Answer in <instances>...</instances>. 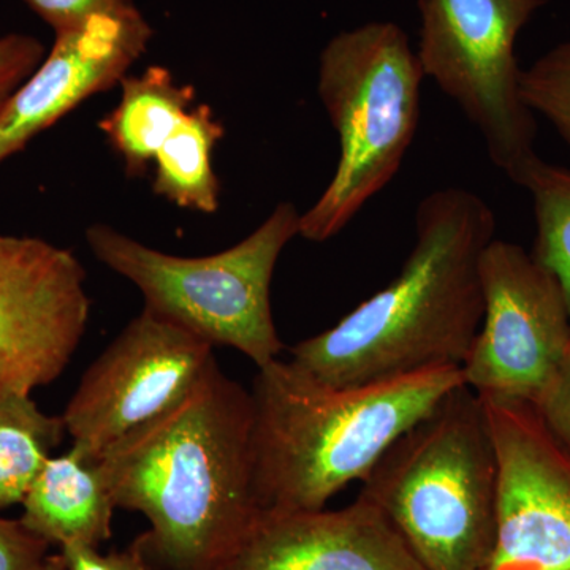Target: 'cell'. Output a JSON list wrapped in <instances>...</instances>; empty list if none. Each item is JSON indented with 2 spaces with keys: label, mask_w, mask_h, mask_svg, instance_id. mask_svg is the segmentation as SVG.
<instances>
[{
  "label": "cell",
  "mask_w": 570,
  "mask_h": 570,
  "mask_svg": "<svg viewBox=\"0 0 570 570\" xmlns=\"http://www.w3.org/2000/svg\"><path fill=\"white\" fill-rule=\"evenodd\" d=\"M99 463L116 509L148 520L130 547L151 570H223L262 515L253 396L216 358L181 403Z\"/></svg>",
  "instance_id": "1"
},
{
  "label": "cell",
  "mask_w": 570,
  "mask_h": 570,
  "mask_svg": "<svg viewBox=\"0 0 570 570\" xmlns=\"http://www.w3.org/2000/svg\"><path fill=\"white\" fill-rule=\"evenodd\" d=\"M423 78L417 51L396 22H366L326 43L317 94L340 138V160L299 217L298 236L335 238L395 178L419 129Z\"/></svg>",
  "instance_id": "5"
},
{
  "label": "cell",
  "mask_w": 570,
  "mask_h": 570,
  "mask_svg": "<svg viewBox=\"0 0 570 570\" xmlns=\"http://www.w3.org/2000/svg\"><path fill=\"white\" fill-rule=\"evenodd\" d=\"M419 61L478 127L494 167L515 181L535 153L538 122L521 96L515 41L546 0H417Z\"/></svg>",
  "instance_id": "7"
},
{
  "label": "cell",
  "mask_w": 570,
  "mask_h": 570,
  "mask_svg": "<svg viewBox=\"0 0 570 570\" xmlns=\"http://www.w3.org/2000/svg\"><path fill=\"white\" fill-rule=\"evenodd\" d=\"M497 234L483 198L461 187L426 195L400 275L332 328L291 348L294 365L333 387L460 366L483 317L480 261Z\"/></svg>",
  "instance_id": "2"
},
{
  "label": "cell",
  "mask_w": 570,
  "mask_h": 570,
  "mask_svg": "<svg viewBox=\"0 0 570 570\" xmlns=\"http://www.w3.org/2000/svg\"><path fill=\"white\" fill-rule=\"evenodd\" d=\"M223 570H423L384 513L358 497L337 510L262 512Z\"/></svg>",
  "instance_id": "13"
},
{
  "label": "cell",
  "mask_w": 570,
  "mask_h": 570,
  "mask_svg": "<svg viewBox=\"0 0 570 570\" xmlns=\"http://www.w3.org/2000/svg\"><path fill=\"white\" fill-rule=\"evenodd\" d=\"M45 56L43 43L36 37L24 33L0 37V112Z\"/></svg>",
  "instance_id": "20"
},
{
  "label": "cell",
  "mask_w": 570,
  "mask_h": 570,
  "mask_svg": "<svg viewBox=\"0 0 570 570\" xmlns=\"http://www.w3.org/2000/svg\"><path fill=\"white\" fill-rule=\"evenodd\" d=\"M91 316L77 255L0 235V396L31 395L69 366Z\"/></svg>",
  "instance_id": "11"
},
{
  "label": "cell",
  "mask_w": 570,
  "mask_h": 570,
  "mask_svg": "<svg viewBox=\"0 0 570 570\" xmlns=\"http://www.w3.org/2000/svg\"><path fill=\"white\" fill-rule=\"evenodd\" d=\"M151 39L153 28L137 7L56 33L50 52L0 112V164L89 97L119 85Z\"/></svg>",
  "instance_id": "12"
},
{
  "label": "cell",
  "mask_w": 570,
  "mask_h": 570,
  "mask_svg": "<svg viewBox=\"0 0 570 570\" xmlns=\"http://www.w3.org/2000/svg\"><path fill=\"white\" fill-rule=\"evenodd\" d=\"M423 570H483L497 535L498 460L466 385L407 430L363 482Z\"/></svg>",
  "instance_id": "4"
},
{
  "label": "cell",
  "mask_w": 570,
  "mask_h": 570,
  "mask_svg": "<svg viewBox=\"0 0 570 570\" xmlns=\"http://www.w3.org/2000/svg\"><path fill=\"white\" fill-rule=\"evenodd\" d=\"M118 107L99 122L108 142L121 157L130 178L148 171L157 153L193 110L195 89L179 85L163 66L148 67L137 77L122 78Z\"/></svg>",
  "instance_id": "15"
},
{
  "label": "cell",
  "mask_w": 570,
  "mask_h": 570,
  "mask_svg": "<svg viewBox=\"0 0 570 570\" xmlns=\"http://www.w3.org/2000/svg\"><path fill=\"white\" fill-rule=\"evenodd\" d=\"M224 134L223 122L208 105L187 112L154 159V193L179 208L216 213L220 186L213 170V151Z\"/></svg>",
  "instance_id": "16"
},
{
  "label": "cell",
  "mask_w": 570,
  "mask_h": 570,
  "mask_svg": "<svg viewBox=\"0 0 570 570\" xmlns=\"http://www.w3.org/2000/svg\"><path fill=\"white\" fill-rule=\"evenodd\" d=\"M531 194L535 234L532 257L557 277L570 314V170L534 157L517 176Z\"/></svg>",
  "instance_id": "18"
},
{
  "label": "cell",
  "mask_w": 570,
  "mask_h": 570,
  "mask_svg": "<svg viewBox=\"0 0 570 570\" xmlns=\"http://www.w3.org/2000/svg\"><path fill=\"white\" fill-rule=\"evenodd\" d=\"M483 317L461 365L479 396L534 404L570 352L560 283L515 243L494 238L480 261Z\"/></svg>",
  "instance_id": "8"
},
{
  "label": "cell",
  "mask_w": 570,
  "mask_h": 570,
  "mask_svg": "<svg viewBox=\"0 0 570 570\" xmlns=\"http://www.w3.org/2000/svg\"><path fill=\"white\" fill-rule=\"evenodd\" d=\"M59 554L66 570H151L132 547L105 554L97 547L69 543L61 547Z\"/></svg>",
  "instance_id": "24"
},
{
  "label": "cell",
  "mask_w": 570,
  "mask_h": 570,
  "mask_svg": "<svg viewBox=\"0 0 570 570\" xmlns=\"http://www.w3.org/2000/svg\"><path fill=\"white\" fill-rule=\"evenodd\" d=\"M66 434L62 417L45 414L31 395L0 396V510L24 501Z\"/></svg>",
  "instance_id": "17"
},
{
  "label": "cell",
  "mask_w": 570,
  "mask_h": 570,
  "mask_svg": "<svg viewBox=\"0 0 570 570\" xmlns=\"http://www.w3.org/2000/svg\"><path fill=\"white\" fill-rule=\"evenodd\" d=\"M50 543L29 531L20 520L0 517V570H36L48 557Z\"/></svg>",
  "instance_id": "22"
},
{
  "label": "cell",
  "mask_w": 570,
  "mask_h": 570,
  "mask_svg": "<svg viewBox=\"0 0 570 570\" xmlns=\"http://www.w3.org/2000/svg\"><path fill=\"white\" fill-rule=\"evenodd\" d=\"M520 89L524 104L549 119L570 151V40L521 70Z\"/></svg>",
  "instance_id": "19"
},
{
  "label": "cell",
  "mask_w": 570,
  "mask_h": 570,
  "mask_svg": "<svg viewBox=\"0 0 570 570\" xmlns=\"http://www.w3.org/2000/svg\"><path fill=\"white\" fill-rule=\"evenodd\" d=\"M299 217L292 202H283L238 245L206 257L163 253L105 224L86 228V243L97 261L141 292L145 309L262 367L284 348L269 291L281 254L299 235Z\"/></svg>",
  "instance_id": "6"
},
{
  "label": "cell",
  "mask_w": 570,
  "mask_h": 570,
  "mask_svg": "<svg viewBox=\"0 0 570 570\" xmlns=\"http://www.w3.org/2000/svg\"><path fill=\"white\" fill-rule=\"evenodd\" d=\"M21 504V523L50 546L99 549L112 535L116 504L99 460L77 449L51 456Z\"/></svg>",
  "instance_id": "14"
},
{
  "label": "cell",
  "mask_w": 570,
  "mask_h": 570,
  "mask_svg": "<svg viewBox=\"0 0 570 570\" xmlns=\"http://www.w3.org/2000/svg\"><path fill=\"white\" fill-rule=\"evenodd\" d=\"M36 570H66V568H63L61 554H52V557L48 554V557L37 566Z\"/></svg>",
  "instance_id": "25"
},
{
  "label": "cell",
  "mask_w": 570,
  "mask_h": 570,
  "mask_svg": "<svg viewBox=\"0 0 570 570\" xmlns=\"http://www.w3.org/2000/svg\"><path fill=\"white\" fill-rule=\"evenodd\" d=\"M213 346L145 309L82 374L61 415L71 448L99 460L124 438L167 414L193 392Z\"/></svg>",
  "instance_id": "9"
},
{
  "label": "cell",
  "mask_w": 570,
  "mask_h": 570,
  "mask_svg": "<svg viewBox=\"0 0 570 570\" xmlns=\"http://www.w3.org/2000/svg\"><path fill=\"white\" fill-rule=\"evenodd\" d=\"M56 33L78 28L96 14L132 9L134 0H24Z\"/></svg>",
  "instance_id": "21"
},
{
  "label": "cell",
  "mask_w": 570,
  "mask_h": 570,
  "mask_svg": "<svg viewBox=\"0 0 570 570\" xmlns=\"http://www.w3.org/2000/svg\"><path fill=\"white\" fill-rule=\"evenodd\" d=\"M254 379V483L262 512L324 509L464 384L460 366L333 387L273 360Z\"/></svg>",
  "instance_id": "3"
},
{
  "label": "cell",
  "mask_w": 570,
  "mask_h": 570,
  "mask_svg": "<svg viewBox=\"0 0 570 570\" xmlns=\"http://www.w3.org/2000/svg\"><path fill=\"white\" fill-rule=\"evenodd\" d=\"M534 406L553 436L570 452V352Z\"/></svg>",
  "instance_id": "23"
},
{
  "label": "cell",
  "mask_w": 570,
  "mask_h": 570,
  "mask_svg": "<svg viewBox=\"0 0 570 570\" xmlns=\"http://www.w3.org/2000/svg\"><path fill=\"white\" fill-rule=\"evenodd\" d=\"M497 449L493 551L483 570H570V452L534 404L479 396Z\"/></svg>",
  "instance_id": "10"
}]
</instances>
